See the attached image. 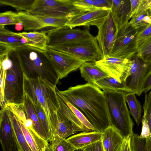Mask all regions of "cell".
I'll return each mask as SVG.
<instances>
[{
	"instance_id": "cell-1",
	"label": "cell",
	"mask_w": 151,
	"mask_h": 151,
	"mask_svg": "<svg viewBox=\"0 0 151 151\" xmlns=\"http://www.w3.org/2000/svg\"><path fill=\"white\" fill-rule=\"evenodd\" d=\"M60 92L83 114L96 131L102 132L111 125L104 92L95 84L87 82Z\"/></svg>"
},
{
	"instance_id": "cell-2",
	"label": "cell",
	"mask_w": 151,
	"mask_h": 151,
	"mask_svg": "<svg viewBox=\"0 0 151 151\" xmlns=\"http://www.w3.org/2000/svg\"><path fill=\"white\" fill-rule=\"evenodd\" d=\"M24 95L30 101L41 106L54 133L59 107L56 86L41 77L30 79L24 74Z\"/></svg>"
},
{
	"instance_id": "cell-3",
	"label": "cell",
	"mask_w": 151,
	"mask_h": 151,
	"mask_svg": "<svg viewBox=\"0 0 151 151\" xmlns=\"http://www.w3.org/2000/svg\"><path fill=\"white\" fill-rule=\"evenodd\" d=\"M24 75L30 79L41 77L56 86L60 79L44 51L29 46L16 49Z\"/></svg>"
},
{
	"instance_id": "cell-4",
	"label": "cell",
	"mask_w": 151,
	"mask_h": 151,
	"mask_svg": "<svg viewBox=\"0 0 151 151\" xmlns=\"http://www.w3.org/2000/svg\"><path fill=\"white\" fill-rule=\"evenodd\" d=\"M105 96L111 125L124 137H131L134 123L130 116L125 98V92L103 91Z\"/></svg>"
},
{
	"instance_id": "cell-5",
	"label": "cell",
	"mask_w": 151,
	"mask_h": 151,
	"mask_svg": "<svg viewBox=\"0 0 151 151\" xmlns=\"http://www.w3.org/2000/svg\"><path fill=\"white\" fill-rule=\"evenodd\" d=\"M47 47L74 56L86 62H96L104 58L96 37L94 36Z\"/></svg>"
},
{
	"instance_id": "cell-6",
	"label": "cell",
	"mask_w": 151,
	"mask_h": 151,
	"mask_svg": "<svg viewBox=\"0 0 151 151\" xmlns=\"http://www.w3.org/2000/svg\"><path fill=\"white\" fill-rule=\"evenodd\" d=\"M72 0H35L29 12L44 16L68 18L69 20L86 12L73 5Z\"/></svg>"
},
{
	"instance_id": "cell-7",
	"label": "cell",
	"mask_w": 151,
	"mask_h": 151,
	"mask_svg": "<svg viewBox=\"0 0 151 151\" xmlns=\"http://www.w3.org/2000/svg\"><path fill=\"white\" fill-rule=\"evenodd\" d=\"M24 73L15 49L12 67L6 71L4 88L5 106L21 104L24 101Z\"/></svg>"
},
{
	"instance_id": "cell-8",
	"label": "cell",
	"mask_w": 151,
	"mask_h": 151,
	"mask_svg": "<svg viewBox=\"0 0 151 151\" xmlns=\"http://www.w3.org/2000/svg\"><path fill=\"white\" fill-rule=\"evenodd\" d=\"M138 33L129 22L121 27L118 29L115 42L109 56L130 59L136 55Z\"/></svg>"
},
{
	"instance_id": "cell-9",
	"label": "cell",
	"mask_w": 151,
	"mask_h": 151,
	"mask_svg": "<svg viewBox=\"0 0 151 151\" xmlns=\"http://www.w3.org/2000/svg\"><path fill=\"white\" fill-rule=\"evenodd\" d=\"M130 59L132 64L126 84L130 93L139 96L143 93L145 84L151 74V63L145 62L136 55Z\"/></svg>"
},
{
	"instance_id": "cell-10",
	"label": "cell",
	"mask_w": 151,
	"mask_h": 151,
	"mask_svg": "<svg viewBox=\"0 0 151 151\" xmlns=\"http://www.w3.org/2000/svg\"><path fill=\"white\" fill-rule=\"evenodd\" d=\"M44 52L53 66L60 79L79 68L85 61L74 56L47 47Z\"/></svg>"
},
{
	"instance_id": "cell-11",
	"label": "cell",
	"mask_w": 151,
	"mask_h": 151,
	"mask_svg": "<svg viewBox=\"0 0 151 151\" xmlns=\"http://www.w3.org/2000/svg\"><path fill=\"white\" fill-rule=\"evenodd\" d=\"M18 18L26 31L37 30L45 28L50 29L63 27L69 19L56 18L32 14L29 12H18Z\"/></svg>"
},
{
	"instance_id": "cell-12",
	"label": "cell",
	"mask_w": 151,
	"mask_h": 151,
	"mask_svg": "<svg viewBox=\"0 0 151 151\" xmlns=\"http://www.w3.org/2000/svg\"><path fill=\"white\" fill-rule=\"evenodd\" d=\"M96 65L109 77L126 83L132 64L130 59L109 56L95 62Z\"/></svg>"
},
{
	"instance_id": "cell-13",
	"label": "cell",
	"mask_w": 151,
	"mask_h": 151,
	"mask_svg": "<svg viewBox=\"0 0 151 151\" xmlns=\"http://www.w3.org/2000/svg\"><path fill=\"white\" fill-rule=\"evenodd\" d=\"M96 37L104 57L109 55L116 40L118 29L110 10L99 28Z\"/></svg>"
},
{
	"instance_id": "cell-14",
	"label": "cell",
	"mask_w": 151,
	"mask_h": 151,
	"mask_svg": "<svg viewBox=\"0 0 151 151\" xmlns=\"http://www.w3.org/2000/svg\"><path fill=\"white\" fill-rule=\"evenodd\" d=\"M47 37V47L75 40L93 37L88 29H71L68 27L52 28L43 32Z\"/></svg>"
},
{
	"instance_id": "cell-15",
	"label": "cell",
	"mask_w": 151,
	"mask_h": 151,
	"mask_svg": "<svg viewBox=\"0 0 151 151\" xmlns=\"http://www.w3.org/2000/svg\"><path fill=\"white\" fill-rule=\"evenodd\" d=\"M0 112V141L3 151H19L16 136L6 105Z\"/></svg>"
},
{
	"instance_id": "cell-16",
	"label": "cell",
	"mask_w": 151,
	"mask_h": 151,
	"mask_svg": "<svg viewBox=\"0 0 151 151\" xmlns=\"http://www.w3.org/2000/svg\"><path fill=\"white\" fill-rule=\"evenodd\" d=\"M109 11L102 9L86 12L69 20L65 26L73 29L78 26L94 25L98 28L108 16Z\"/></svg>"
},
{
	"instance_id": "cell-17",
	"label": "cell",
	"mask_w": 151,
	"mask_h": 151,
	"mask_svg": "<svg viewBox=\"0 0 151 151\" xmlns=\"http://www.w3.org/2000/svg\"><path fill=\"white\" fill-rule=\"evenodd\" d=\"M78 131H81L58 111L55 129L52 138L49 144L54 148L62 140Z\"/></svg>"
},
{
	"instance_id": "cell-18",
	"label": "cell",
	"mask_w": 151,
	"mask_h": 151,
	"mask_svg": "<svg viewBox=\"0 0 151 151\" xmlns=\"http://www.w3.org/2000/svg\"><path fill=\"white\" fill-rule=\"evenodd\" d=\"M131 3L128 0H112L110 10L118 29L130 19Z\"/></svg>"
},
{
	"instance_id": "cell-19",
	"label": "cell",
	"mask_w": 151,
	"mask_h": 151,
	"mask_svg": "<svg viewBox=\"0 0 151 151\" xmlns=\"http://www.w3.org/2000/svg\"><path fill=\"white\" fill-rule=\"evenodd\" d=\"M102 141L105 151H119L125 137L111 125L102 132Z\"/></svg>"
},
{
	"instance_id": "cell-20",
	"label": "cell",
	"mask_w": 151,
	"mask_h": 151,
	"mask_svg": "<svg viewBox=\"0 0 151 151\" xmlns=\"http://www.w3.org/2000/svg\"><path fill=\"white\" fill-rule=\"evenodd\" d=\"M19 121L26 139L32 151H44L49 144L48 141L37 133L32 124L25 126L22 122Z\"/></svg>"
},
{
	"instance_id": "cell-21",
	"label": "cell",
	"mask_w": 151,
	"mask_h": 151,
	"mask_svg": "<svg viewBox=\"0 0 151 151\" xmlns=\"http://www.w3.org/2000/svg\"><path fill=\"white\" fill-rule=\"evenodd\" d=\"M102 133L95 131L83 132L66 139L77 150H82L88 145L101 140Z\"/></svg>"
},
{
	"instance_id": "cell-22",
	"label": "cell",
	"mask_w": 151,
	"mask_h": 151,
	"mask_svg": "<svg viewBox=\"0 0 151 151\" xmlns=\"http://www.w3.org/2000/svg\"><path fill=\"white\" fill-rule=\"evenodd\" d=\"M28 40L20 36L18 33L14 32L0 26V45L8 48L16 49L28 45Z\"/></svg>"
},
{
	"instance_id": "cell-23",
	"label": "cell",
	"mask_w": 151,
	"mask_h": 151,
	"mask_svg": "<svg viewBox=\"0 0 151 151\" xmlns=\"http://www.w3.org/2000/svg\"><path fill=\"white\" fill-rule=\"evenodd\" d=\"M81 76L88 83L94 84L97 81L109 77L96 64L95 62H86L80 67Z\"/></svg>"
},
{
	"instance_id": "cell-24",
	"label": "cell",
	"mask_w": 151,
	"mask_h": 151,
	"mask_svg": "<svg viewBox=\"0 0 151 151\" xmlns=\"http://www.w3.org/2000/svg\"><path fill=\"white\" fill-rule=\"evenodd\" d=\"M24 111L27 118L31 119L33 124V128L37 133L43 139L48 141L45 132L42 125L34 108L28 97L24 95L23 103L20 104Z\"/></svg>"
},
{
	"instance_id": "cell-25",
	"label": "cell",
	"mask_w": 151,
	"mask_h": 151,
	"mask_svg": "<svg viewBox=\"0 0 151 151\" xmlns=\"http://www.w3.org/2000/svg\"><path fill=\"white\" fill-rule=\"evenodd\" d=\"M20 36L26 38L28 41V46L36 47L43 51L47 49V37L43 32L34 31L18 33Z\"/></svg>"
},
{
	"instance_id": "cell-26",
	"label": "cell",
	"mask_w": 151,
	"mask_h": 151,
	"mask_svg": "<svg viewBox=\"0 0 151 151\" xmlns=\"http://www.w3.org/2000/svg\"><path fill=\"white\" fill-rule=\"evenodd\" d=\"M6 106L15 133L19 151H32L26 139L19 120Z\"/></svg>"
},
{
	"instance_id": "cell-27",
	"label": "cell",
	"mask_w": 151,
	"mask_h": 151,
	"mask_svg": "<svg viewBox=\"0 0 151 151\" xmlns=\"http://www.w3.org/2000/svg\"><path fill=\"white\" fill-rule=\"evenodd\" d=\"M94 84L104 90L121 91L130 93L126 83L120 82L117 80L109 77L96 82Z\"/></svg>"
},
{
	"instance_id": "cell-28",
	"label": "cell",
	"mask_w": 151,
	"mask_h": 151,
	"mask_svg": "<svg viewBox=\"0 0 151 151\" xmlns=\"http://www.w3.org/2000/svg\"><path fill=\"white\" fill-rule=\"evenodd\" d=\"M126 102L128 104L130 114L133 116L137 125L139 126L142 120V110L140 102L134 93H128L125 95Z\"/></svg>"
},
{
	"instance_id": "cell-29",
	"label": "cell",
	"mask_w": 151,
	"mask_h": 151,
	"mask_svg": "<svg viewBox=\"0 0 151 151\" xmlns=\"http://www.w3.org/2000/svg\"><path fill=\"white\" fill-rule=\"evenodd\" d=\"M58 99L59 104L58 111L72 123L79 128L81 132H89L58 95Z\"/></svg>"
},
{
	"instance_id": "cell-30",
	"label": "cell",
	"mask_w": 151,
	"mask_h": 151,
	"mask_svg": "<svg viewBox=\"0 0 151 151\" xmlns=\"http://www.w3.org/2000/svg\"><path fill=\"white\" fill-rule=\"evenodd\" d=\"M130 147L131 151H151V137L142 138L134 133L131 137Z\"/></svg>"
},
{
	"instance_id": "cell-31",
	"label": "cell",
	"mask_w": 151,
	"mask_h": 151,
	"mask_svg": "<svg viewBox=\"0 0 151 151\" xmlns=\"http://www.w3.org/2000/svg\"><path fill=\"white\" fill-rule=\"evenodd\" d=\"M30 101L45 132L48 141L50 142L52 138L54 133L51 128L46 114L44 110L39 104H36L32 101Z\"/></svg>"
},
{
	"instance_id": "cell-32",
	"label": "cell",
	"mask_w": 151,
	"mask_h": 151,
	"mask_svg": "<svg viewBox=\"0 0 151 151\" xmlns=\"http://www.w3.org/2000/svg\"><path fill=\"white\" fill-rule=\"evenodd\" d=\"M56 91L57 95L71 110L80 122L88 129L89 132L96 131L93 126L83 114L65 99L61 93L60 91L57 88V87L56 88Z\"/></svg>"
},
{
	"instance_id": "cell-33",
	"label": "cell",
	"mask_w": 151,
	"mask_h": 151,
	"mask_svg": "<svg viewBox=\"0 0 151 151\" xmlns=\"http://www.w3.org/2000/svg\"><path fill=\"white\" fill-rule=\"evenodd\" d=\"M35 0H0L1 5L8 6L19 12H29Z\"/></svg>"
},
{
	"instance_id": "cell-34",
	"label": "cell",
	"mask_w": 151,
	"mask_h": 151,
	"mask_svg": "<svg viewBox=\"0 0 151 151\" xmlns=\"http://www.w3.org/2000/svg\"><path fill=\"white\" fill-rule=\"evenodd\" d=\"M21 22L17 13L12 11H7L0 14V26L7 25L16 24Z\"/></svg>"
},
{
	"instance_id": "cell-35",
	"label": "cell",
	"mask_w": 151,
	"mask_h": 151,
	"mask_svg": "<svg viewBox=\"0 0 151 151\" xmlns=\"http://www.w3.org/2000/svg\"><path fill=\"white\" fill-rule=\"evenodd\" d=\"M151 14V12H148L137 17H133L129 23L134 29L139 32L148 25L143 20V19L146 15L150 16Z\"/></svg>"
},
{
	"instance_id": "cell-36",
	"label": "cell",
	"mask_w": 151,
	"mask_h": 151,
	"mask_svg": "<svg viewBox=\"0 0 151 151\" xmlns=\"http://www.w3.org/2000/svg\"><path fill=\"white\" fill-rule=\"evenodd\" d=\"M73 4L77 8L86 12L98 9L94 6V0H74Z\"/></svg>"
},
{
	"instance_id": "cell-37",
	"label": "cell",
	"mask_w": 151,
	"mask_h": 151,
	"mask_svg": "<svg viewBox=\"0 0 151 151\" xmlns=\"http://www.w3.org/2000/svg\"><path fill=\"white\" fill-rule=\"evenodd\" d=\"M142 107L151 133V90L148 93H145V101Z\"/></svg>"
},
{
	"instance_id": "cell-38",
	"label": "cell",
	"mask_w": 151,
	"mask_h": 151,
	"mask_svg": "<svg viewBox=\"0 0 151 151\" xmlns=\"http://www.w3.org/2000/svg\"><path fill=\"white\" fill-rule=\"evenodd\" d=\"M6 105H7L19 121L23 122L26 120L27 117L25 112L19 104H10Z\"/></svg>"
},
{
	"instance_id": "cell-39",
	"label": "cell",
	"mask_w": 151,
	"mask_h": 151,
	"mask_svg": "<svg viewBox=\"0 0 151 151\" xmlns=\"http://www.w3.org/2000/svg\"><path fill=\"white\" fill-rule=\"evenodd\" d=\"M148 12H151V0H139L136 13L132 17H137Z\"/></svg>"
},
{
	"instance_id": "cell-40",
	"label": "cell",
	"mask_w": 151,
	"mask_h": 151,
	"mask_svg": "<svg viewBox=\"0 0 151 151\" xmlns=\"http://www.w3.org/2000/svg\"><path fill=\"white\" fill-rule=\"evenodd\" d=\"M151 37V24H150L138 32L137 40V47Z\"/></svg>"
},
{
	"instance_id": "cell-41",
	"label": "cell",
	"mask_w": 151,
	"mask_h": 151,
	"mask_svg": "<svg viewBox=\"0 0 151 151\" xmlns=\"http://www.w3.org/2000/svg\"><path fill=\"white\" fill-rule=\"evenodd\" d=\"M0 68V105L1 107L5 106L4 88L5 80L6 77V71L2 68Z\"/></svg>"
},
{
	"instance_id": "cell-42",
	"label": "cell",
	"mask_w": 151,
	"mask_h": 151,
	"mask_svg": "<svg viewBox=\"0 0 151 151\" xmlns=\"http://www.w3.org/2000/svg\"><path fill=\"white\" fill-rule=\"evenodd\" d=\"M142 127L141 132L139 137L142 138L146 139L151 137V133L150 126L145 117V113L142 118Z\"/></svg>"
},
{
	"instance_id": "cell-43",
	"label": "cell",
	"mask_w": 151,
	"mask_h": 151,
	"mask_svg": "<svg viewBox=\"0 0 151 151\" xmlns=\"http://www.w3.org/2000/svg\"><path fill=\"white\" fill-rule=\"evenodd\" d=\"M54 151H75L76 149L66 139L62 140L55 147L53 148Z\"/></svg>"
},
{
	"instance_id": "cell-44",
	"label": "cell",
	"mask_w": 151,
	"mask_h": 151,
	"mask_svg": "<svg viewBox=\"0 0 151 151\" xmlns=\"http://www.w3.org/2000/svg\"><path fill=\"white\" fill-rule=\"evenodd\" d=\"M151 49V37L147 39L138 47L136 55L141 58Z\"/></svg>"
},
{
	"instance_id": "cell-45",
	"label": "cell",
	"mask_w": 151,
	"mask_h": 151,
	"mask_svg": "<svg viewBox=\"0 0 151 151\" xmlns=\"http://www.w3.org/2000/svg\"><path fill=\"white\" fill-rule=\"evenodd\" d=\"M83 151H105L102 140L93 143L82 150Z\"/></svg>"
},
{
	"instance_id": "cell-46",
	"label": "cell",
	"mask_w": 151,
	"mask_h": 151,
	"mask_svg": "<svg viewBox=\"0 0 151 151\" xmlns=\"http://www.w3.org/2000/svg\"><path fill=\"white\" fill-rule=\"evenodd\" d=\"M112 0H94V4L97 9H106L110 10Z\"/></svg>"
},
{
	"instance_id": "cell-47",
	"label": "cell",
	"mask_w": 151,
	"mask_h": 151,
	"mask_svg": "<svg viewBox=\"0 0 151 151\" xmlns=\"http://www.w3.org/2000/svg\"><path fill=\"white\" fill-rule=\"evenodd\" d=\"M131 137H125L119 151H131L130 147Z\"/></svg>"
},
{
	"instance_id": "cell-48",
	"label": "cell",
	"mask_w": 151,
	"mask_h": 151,
	"mask_svg": "<svg viewBox=\"0 0 151 151\" xmlns=\"http://www.w3.org/2000/svg\"><path fill=\"white\" fill-rule=\"evenodd\" d=\"M130 1L131 6L130 18H131L136 13L139 0H131Z\"/></svg>"
},
{
	"instance_id": "cell-49",
	"label": "cell",
	"mask_w": 151,
	"mask_h": 151,
	"mask_svg": "<svg viewBox=\"0 0 151 151\" xmlns=\"http://www.w3.org/2000/svg\"><path fill=\"white\" fill-rule=\"evenodd\" d=\"M151 89V74L146 81L144 86L143 93H147Z\"/></svg>"
},
{
	"instance_id": "cell-50",
	"label": "cell",
	"mask_w": 151,
	"mask_h": 151,
	"mask_svg": "<svg viewBox=\"0 0 151 151\" xmlns=\"http://www.w3.org/2000/svg\"><path fill=\"white\" fill-rule=\"evenodd\" d=\"M140 58L145 62L151 63V49L147 51Z\"/></svg>"
},
{
	"instance_id": "cell-51",
	"label": "cell",
	"mask_w": 151,
	"mask_h": 151,
	"mask_svg": "<svg viewBox=\"0 0 151 151\" xmlns=\"http://www.w3.org/2000/svg\"><path fill=\"white\" fill-rule=\"evenodd\" d=\"M23 28V25L21 22H20L15 24V29L18 31L21 30Z\"/></svg>"
},
{
	"instance_id": "cell-52",
	"label": "cell",
	"mask_w": 151,
	"mask_h": 151,
	"mask_svg": "<svg viewBox=\"0 0 151 151\" xmlns=\"http://www.w3.org/2000/svg\"><path fill=\"white\" fill-rule=\"evenodd\" d=\"M143 20L148 24H151V17L150 15H146L143 19Z\"/></svg>"
},
{
	"instance_id": "cell-53",
	"label": "cell",
	"mask_w": 151,
	"mask_h": 151,
	"mask_svg": "<svg viewBox=\"0 0 151 151\" xmlns=\"http://www.w3.org/2000/svg\"><path fill=\"white\" fill-rule=\"evenodd\" d=\"M44 151H54L53 148L49 144L47 147Z\"/></svg>"
},
{
	"instance_id": "cell-54",
	"label": "cell",
	"mask_w": 151,
	"mask_h": 151,
	"mask_svg": "<svg viewBox=\"0 0 151 151\" xmlns=\"http://www.w3.org/2000/svg\"><path fill=\"white\" fill-rule=\"evenodd\" d=\"M150 17H151V15H150Z\"/></svg>"
},
{
	"instance_id": "cell-55",
	"label": "cell",
	"mask_w": 151,
	"mask_h": 151,
	"mask_svg": "<svg viewBox=\"0 0 151 151\" xmlns=\"http://www.w3.org/2000/svg\"><path fill=\"white\" fill-rule=\"evenodd\" d=\"M77 151H79V150H77Z\"/></svg>"
}]
</instances>
